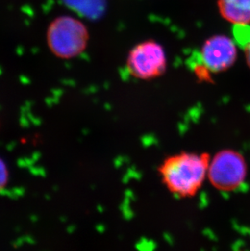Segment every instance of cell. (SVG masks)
<instances>
[{
	"mask_svg": "<svg viewBox=\"0 0 250 251\" xmlns=\"http://www.w3.org/2000/svg\"><path fill=\"white\" fill-rule=\"evenodd\" d=\"M210 159L207 153L184 151L171 155L158 168L161 180L173 195L194 197L207 178Z\"/></svg>",
	"mask_w": 250,
	"mask_h": 251,
	"instance_id": "6da1fadb",
	"label": "cell"
},
{
	"mask_svg": "<svg viewBox=\"0 0 250 251\" xmlns=\"http://www.w3.org/2000/svg\"><path fill=\"white\" fill-rule=\"evenodd\" d=\"M48 48L56 57L72 59L80 55L87 47L89 32L82 22L74 17H57L48 27Z\"/></svg>",
	"mask_w": 250,
	"mask_h": 251,
	"instance_id": "7a4b0ae2",
	"label": "cell"
},
{
	"mask_svg": "<svg viewBox=\"0 0 250 251\" xmlns=\"http://www.w3.org/2000/svg\"><path fill=\"white\" fill-rule=\"evenodd\" d=\"M247 172L243 155L234 150L225 149L210 159L207 179L216 190L228 192L242 185Z\"/></svg>",
	"mask_w": 250,
	"mask_h": 251,
	"instance_id": "3957f363",
	"label": "cell"
},
{
	"mask_svg": "<svg viewBox=\"0 0 250 251\" xmlns=\"http://www.w3.org/2000/svg\"><path fill=\"white\" fill-rule=\"evenodd\" d=\"M126 67L132 76L141 80H150L163 75L167 69L163 47L153 40L137 44L128 54Z\"/></svg>",
	"mask_w": 250,
	"mask_h": 251,
	"instance_id": "277c9868",
	"label": "cell"
},
{
	"mask_svg": "<svg viewBox=\"0 0 250 251\" xmlns=\"http://www.w3.org/2000/svg\"><path fill=\"white\" fill-rule=\"evenodd\" d=\"M237 50L233 41L226 36H214L204 43L200 51L203 66L210 73H221L236 62Z\"/></svg>",
	"mask_w": 250,
	"mask_h": 251,
	"instance_id": "5b68a950",
	"label": "cell"
},
{
	"mask_svg": "<svg viewBox=\"0 0 250 251\" xmlns=\"http://www.w3.org/2000/svg\"><path fill=\"white\" fill-rule=\"evenodd\" d=\"M222 17L234 25L250 23V0H219Z\"/></svg>",
	"mask_w": 250,
	"mask_h": 251,
	"instance_id": "8992f818",
	"label": "cell"
},
{
	"mask_svg": "<svg viewBox=\"0 0 250 251\" xmlns=\"http://www.w3.org/2000/svg\"><path fill=\"white\" fill-rule=\"evenodd\" d=\"M233 34L241 48H245L250 43V25L249 24L235 25Z\"/></svg>",
	"mask_w": 250,
	"mask_h": 251,
	"instance_id": "52a82bcc",
	"label": "cell"
},
{
	"mask_svg": "<svg viewBox=\"0 0 250 251\" xmlns=\"http://www.w3.org/2000/svg\"><path fill=\"white\" fill-rule=\"evenodd\" d=\"M7 173L4 164L0 160V190L4 186L7 182Z\"/></svg>",
	"mask_w": 250,
	"mask_h": 251,
	"instance_id": "ba28073f",
	"label": "cell"
},
{
	"mask_svg": "<svg viewBox=\"0 0 250 251\" xmlns=\"http://www.w3.org/2000/svg\"><path fill=\"white\" fill-rule=\"evenodd\" d=\"M244 49L246 51V61H247V64L250 69V43H249L248 45L246 46Z\"/></svg>",
	"mask_w": 250,
	"mask_h": 251,
	"instance_id": "9c48e42d",
	"label": "cell"
}]
</instances>
